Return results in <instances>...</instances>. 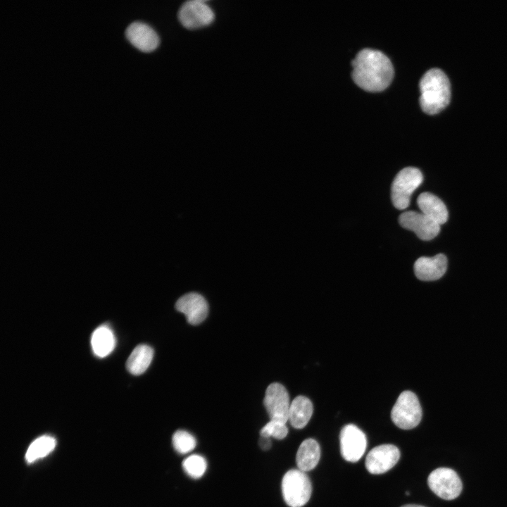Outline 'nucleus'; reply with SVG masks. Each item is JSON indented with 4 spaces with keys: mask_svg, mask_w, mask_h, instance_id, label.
Wrapping results in <instances>:
<instances>
[{
    "mask_svg": "<svg viewBox=\"0 0 507 507\" xmlns=\"http://www.w3.org/2000/svg\"><path fill=\"white\" fill-rule=\"evenodd\" d=\"M172 442L175 450L181 454L190 452L196 445L194 437L184 430L175 432L173 435Z\"/></svg>",
    "mask_w": 507,
    "mask_h": 507,
    "instance_id": "nucleus-22",
    "label": "nucleus"
},
{
    "mask_svg": "<svg viewBox=\"0 0 507 507\" xmlns=\"http://www.w3.org/2000/svg\"><path fill=\"white\" fill-rule=\"evenodd\" d=\"M400 225L411 230L420 239L425 241L431 240L439 232L440 225L423 214L413 211L401 213L399 218Z\"/></svg>",
    "mask_w": 507,
    "mask_h": 507,
    "instance_id": "nucleus-11",
    "label": "nucleus"
},
{
    "mask_svg": "<svg viewBox=\"0 0 507 507\" xmlns=\"http://www.w3.org/2000/svg\"><path fill=\"white\" fill-rule=\"evenodd\" d=\"M288 433V428L285 423L275 420H270L260 431L261 437H274L277 439H284Z\"/></svg>",
    "mask_w": 507,
    "mask_h": 507,
    "instance_id": "nucleus-23",
    "label": "nucleus"
},
{
    "mask_svg": "<svg viewBox=\"0 0 507 507\" xmlns=\"http://www.w3.org/2000/svg\"><path fill=\"white\" fill-rule=\"evenodd\" d=\"M182 468L189 477L197 479L202 477L204 474L207 468V463L203 456L193 454L183 461Z\"/></svg>",
    "mask_w": 507,
    "mask_h": 507,
    "instance_id": "nucleus-21",
    "label": "nucleus"
},
{
    "mask_svg": "<svg viewBox=\"0 0 507 507\" xmlns=\"http://www.w3.org/2000/svg\"><path fill=\"white\" fill-rule=\"evenodd\" d=\"M214 13L210 6L201 0H190L184 2L178 12L181 24L188 29H196L211 23Z\"/></svg>",
    "mask_w": 507,
    "mask_h": 507,
    "instance_id": "nucleus-9",
    "label": "nucleus"
},
{
    "mask_svg": "<svg viewBox=\"0 0 507 507\" xmlns=\"http://www.w3.org/2000/svg\"><path fill=\"white\" fill-rule=\"evenodd\" d=\"M313 407L309 399L303 396H296L290 403L289 421L296 429L303 428L309 422Z\"/></svg>",
    "mask_w": 507,
    "mask_h": 507,
    "instance_id": "nucleus-17",
    "label": "nucleus"
},
{
    "mask_svg": "<svg viewBox=\"0 0 507 507\" xmlns=\"http://www.w3.org/2000/svg\"><path fill=\"white\" fill-rule=\"evenodd\" d=\"M423 180V174L417 168L407 167L400 170L391 187V198L394 207L399 210L406 208L412 194Z\"/></svg>",
    "mask_w": 507,
    "mask_h": 507,
    "instance_id": "nucleus-4",
    "label": "nucleus"
},
{
    "mask_svg": "<svg viewBox=\"0 0 507 507\" xmlns=\"http://www.w3.org/2000/svg\"><path fill=\"white\" fill-rule=\"evenodd\" d=\"M420 104L423 111L435 114L444 109L451 98L450 82L439 68H431L423 75L419 83Z\"/></svg>",
    "mask_w": 507,
    "mask_h": 507,
    "instance_id": "nucleus-2",
    "label": "nucleus"
},
{
    "mask_svg": "<svg viewBox=\"0 0 507 507\" xmlns=\"http://www.w3.org/2000/svg\"><path fill=\"white\" fill-rule=\"evenodd\" d=\"M447 268L446 257L439 254L433 257L423 256L414 263V273L417 278L423 281H432L441 278Z\"/></svg>",
    "mask_w": 507,
    "mask_h": 507,
    "instance_id": "nucleus-14",
    "label": "nucleus"
},
{
    "mask_svg": "<svg viewBox=\"0 0 507 507\" xmlns=\"http://www.w3.org/2000/svg\"><path fill=\"white\" fill-rule=\"evenodd\" d=\"M401 507H425V506H421V505H418V504H406V505H403Z\"/></svg>",
    "mask_w": 507,
    "mask_h": 507,
    "instance_id": "nucleus-25",
    "label": "nucleus"
},
{
    "mask_svg": "<svg viewBox=\"0 0 507 507\" xmlns=\"http://www.w3.org/2000/svg\"><path fill=\"white\" fill-rule=\"evenodd\" d=\"M417 204L422 213L439 225L445 223L448 220V211L444 202L434 194L430 192L420 194Z\"/></svg>",
    "mask_w": 507,
    "mask_h": 507,
    "instance_id": "nucleus-15",
    "label": "nucleus"
},
{
    "mask_svg": "<svg viewBox=\"0 0 507 507\" xmlns=\"http://www.w3.org/2000/svg\"><path fill=\"white\" fill-rule=\"evenodd\" d=\"M391 418L402 430H411L418 425L422 408L417 396L411 391L401 393L392 409Z\"/></svg>",
    "mask_w": 507,
    "mask_h": 507,
    "instance_id": "nucleus-5",
    "label": "nucleus"
},
{
    "mask_svg": "<svg viewBox=\"0 0 507 507\" xmlns=\"http://www.w3.org/2000/svg\"><path fill=\"white\" fill-rule=\"evenodd\" d=\"M129 42L140 51L149 52L158 46L159 38L156 31L142 22H133L125 30Z\"/></svg>",
    "mask_w": 507,
    "mask_h": 507,
    "instance_id": "nucleus-13",
    "label": "nucleus"
},
{
    "mask_svg": "<svg viewBox=\"0 0 507 507\" xmlns=\"http://www.w3.org/2000/svg\"><path fill=\"white\" fill-rule=\"evenodd\" d=\"M94 354L103 358L108 356L114 349L115 340L112 330L107 326H100L93 332L91 339Z\"/></svg>",
    "mask_w": 507,
    "mask_h": 507,
    "instance_id": "nucleus-19",
    "label": "nucleus"
},
{
    "mask_svg": "<svg viewBox=\"0 0 507 507\" xmlns=\"http://www.w3.org/2000/svg\"><path fill=\"white\" fill-rule=\"evenodd\" d=\"M320 458L319 444L313 439H306L300 444L296 453L297 467L303 472L310 471L316 467Z\"/></svg>",
    "mask_w": 507,
    "mask_h": 507,
    "instance_id": "nucleus-16",
    "label": "nucleus"
},
{
    "mask_svg": "<svg viewBox=\"0 0 507 507\" xmlns=\"http://www.w3.org/2000/svg\"><path fill=\"white\" fill-rule=\"evenodd\" d=\"M399 458L400 451L395 445L381 444L369 451L365 465L370 473L382 474L392 469Z\"/></svg>",
    "mask_w": 507,
    "mask_h": 507,
    "instance_id": "nucleus-10",
    "label": "nucleus"
},
{
    "mask_svg": "<svg viewBox=\"0 0 507 507\" xmlns=\"http://www.w3.org/2000/svg\"><path fill=\"white\" fill-rule=\"evenodd\" d=\"M176 309L185 315L191 325L202 323L208 315V303L201 294L190 292L181 296L176 302Z\"/></svg>",
    "mask_w": 507,
    "mask_h": 507,
    "instance_id": "nucleus-12",
    "label": "nucleus"
},
{
    "mask_svg": "<svg viewBox=\"0 0 507 507\" xmlns=\"http://www.w3.org/2000/svg\"><path fill=\"white\" fill-rule=\"evenodd\" d=\"M427 484L437 496L447 501L457 498L463 489L461 478L449 468L434 470L427 477Z\"/></svg>",
    "mask_w": 507,
    "mask_h": 507,
    "instance_id": "nucleus-6",
    "label": "nucleus"
},
{
    "mask_svg": "<svg viewBox=\"0 0 507 507\" xmlns=\"http://www.w3.org/2000/svg\"><path fill=\"white\" fill-rule=\"evenodd\" d=\"M263 402L271 420L287 423L290 403L288 392L283 385L277 382L270 384L265 391Z\"/></svg>",
    "mask_w": 507,
    "mask_h": 507,
    "instance_id": "nucleus-8",
    "label": "nucleus"
},
{
    "mask_svg": "<svg viewBox=\"0 0 507 507\" xmlns=\"http://www.w3.org/2000/svg\"><path fill=\"white\" fill-rule=\"evenodd\" d=\"M339 442L342 456L352 463L360 460L367 446L365 434L353 424H348L342 429Z\"/></svg>",
    "mask_w": 507,
    "mask_h": 507,
    "instance_id": "nucleus-7",
    "label": "nucleus"
},
{
    "mask_svg": "<svg viewBox=\"0 0 507 507\" xmlns=\"http://www.w3.org/2000/svg\"><path fill=\"white\" fill-rule=\"evenodd\" d=\"M311 492V483L305 472L292 469L283 476L282 493L289 506L302 507L309 501Z\"/></svg>",
    "mask_w": 507,
    "mask_h": 507,
    "instance_id": "nucleus-3",
    "label": "nucleus"
},
{
    "mask_svg": "<svg viewBox=\"0 0 507 507\" xmlns=\"http://www.w3.org/2000/svg\"><path fill=\"white\" fill-rule=\"evenodd\" d=\"M153 356L154 350L151 346L139 344L134 349L128 357L126 368L132 375H141L149 368Z\"/></svg>",
    "mask_w": 507,
    "mask_h": 507,
    "instance_id": "nucleus-18",
    "label": "nucleus"
},
{
    "mask_svg": "<svg viewBox=\"0 0 507 507\" xmlns=\"http://www.w3.org/2000/svg\"><path fill=\"white\" fill-rule=\"evenodd\" d=\"M259 445L263 450L269 449L271 446V442L270 440V438L261 436V439L259 440Z\"/></svg>",
    "mask_w": 507,
    "mask_h": 507,
    "instance_id": "nucleus-24",
    "label": "nucleus"
},
{
    "mask_svg": "<svg viewBox=\"0 0 507 507\" xmlns=\"http://www.w3.org/2000/svg\"><path fill=\"white\" fill-rule=\"evenodd\" d=\"M56 446V439L51 436L44 435L35 439L25 453L27 462L31 463L49 453Z\"/></svg>",
    "mask_w": 507,
    "mask_h": 507,
    "instance_id": "nucleus-20",
    "label": "nucleus"
},
{
    "mask_svg": "<svg viewBox=\"0 0 507 507\" xmlns=\"http://www.w3.org/2000/svg\"><path fill=\"white\" fill-rule=\"evenodd\" d=\"M351 64L353 81L367 91L383 90L390 84L394 76L390 59L377 49H361L352 60Z\"/></svg>",
    "mask_w": 507,
    "mask_h": 507,
    "instance_id": "nucleus-1",
    "label": "nucleus"
}]
</instances>
